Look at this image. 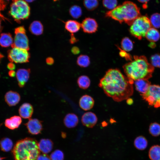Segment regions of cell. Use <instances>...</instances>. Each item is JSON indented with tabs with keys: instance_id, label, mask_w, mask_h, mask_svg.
<instances>
[{
	"instance_id": "6da1fadb",
	"label": "cell",
	"mask_w": 160,
	"mask_h": 160,
	"mask_svg": "<svg viewBox=\"0 0 160 160\" xmlns=\"http://www.w3.org/2000/svg\"><path fill=\"white\" fill-rule=\"evenodd\" d=\"M134 81L129 80L119 69H110L100 80L98 84L106 95L115 101L127 100L133 93Z\"/></svg>"
},
{
	"instance_id": "7a4b0ae2",
	"label": "cell",
	"mask_w": 160,
	"mask_h": 160,
	"mask_svg": "<svg viewBox=\"0 0 160 160\" xmlns=\"http://www.w3.org/2000/svg\"><path fill=\"white\" fill-rule=\"evenodd\" d=\"M127 77L134 81L140 79L148 80L152 76L154 68L143 56H135L133 60L123 66Z\"/></svg>"
},
{
	"instance_id": "3957f363",
	"label": "cell",
	"mask_w": 160,
	"mask_h": 160,
	"mask_svg": "<svg viewBox=\"0 0 160 160\" xmlns=\"http://www.w3.org/2000/svg\"><path fill=\"white\" fill-rule=\"evenodd\" d=\"M105 16L120 23L124 22L130 25L135 20L140 16V9L135 4L126 1L113 9L107 12Z\"/></svg>"
},
{
	"instance_id": "277c9868",
	"label": "cell",
	"mask_w": 160,
	"mask_h": 160,
	"mask_svg": "<svg viewBox=\"0 0 160 160\" xmlns=\"http://www.w3.org/2000/svg\"><path fill=\"white\" fill-rule=\"evenodd\" d=\"M12 152L15 160H37L40 154L37 141L31 137L17 141Z\"/></svg>"
},
{
	"instance_id": "5b68a950",
	"label": "cell",
	"mask_w": 160,
	"mask_h": 160,
	"mask_svg": "<svg viewBox=\"0 0 160 160\" xmlns=\"http://www.w3.org/2000/svg\"><path fill=\"white\" fill-rule=\"evenodd\" d=\"M10 15L17 23L27 19L30 14V8L24 0H12L9 12Z\"/></svg>"
},
{
	"instance_id": "8992f818",
	"label": "cell",
	"mask_w": 160,
	"mask_h": 160,
	"mask_svg": "<svg viewBox=\"0 0 160 160\" xmlns=\"http://www.w3.org/2000/svg\"><path fill=\"white\" fill-rule=\"evenodd\" d=\"M130 25V33L138 39H141L145 36L151 26L150 19L145 16L139 17Z\"/></svg>"
},
{
	"instance_id": "52a82bcc",
	"label": "cell",
	"mask_w": 160,
	"mask_h": 160,
	"mask_svg": "<svg viewBox=\"0 0 160 160\" xmlns=\"http://www.w3.org/2000/svg\"><path fill=\"white\" fill-rule=\"evenodd\" d=\"M141 95L149 105L155 108L160 107V85H151L147 92Z\"/></svg>"
},
{
	"instance_id": "ba28073f",
	"label": "cell",
	"mask_w": 160,
	"mask_h": 160,
	"mask_svg": "<svg viewBox=\"0 0 160 160\" xmlns=\"http://www.w3.org/2000/svg\"><path fill=\"white\" fill-rule=\"evenodd\" d=\"M15 36L12 48L17 47L27 50H29V40L23 26L16 28L14 31Z\"/></svg>"
},
{
	"instance_id": "9c48e42d",
	"label": "cell",
	"mask_w": 160,
	"mask_h": 160,
	"mask_svg": "<svg viewBox=\"0 0 160 160\" xmlns=\"http://www.w3.org/2000/svg\"><path fill=\"white\" fill-rule=\"evenodd\" d=\"M7 57L10 62L21 63L29 62L30 55L27 50L13 47L8 51Z\"/></svg>"
},
{
	"instance_id": "30bf717a",
	"label": "cell",
	"mask_w": 160,
	"mask_h": 160,
	"mask_svg": "<svg viewBox=\"0 0 160 160\" xmlns=\"http://www.w3.org/2000/svg\"><path fill=\"white\" fill-rule=\"evenodd\" d=\"M41 121L37 119H30L25 124L29 133L37 135L41 133L43 130Z\"/></svg>"
},
{
	"instance_id": "8fae6325",
	"label": "cell",
	"mask_w": 160,
	"mask_h": 160,
	"mask_svg": "<svg viewBox=\"0 0 160 160\" xmlns=\"http://www.w3.org/2000/svg\"><path fill=\"white\" fill-rule=\"evenodd\" d=\"M81 27L85 33H92L97 30L98 24L94 19L87 17L82 21L81 24Z\"/></svg>"
},
{
	"instance_id": "7c38bea8",
	"label": "cell",
	"mask_w": 160,
	"mask_h": 160,
	"mask_svg": "<svg viewBox=\"0 0 160 160\" xmlns=\"http://www.w3.org/2000/svg\"><path fill=\"white\" fill-rule=\"evenodd\" d=\"M31 73L30 69L20 68L16 73V77L18 86L20 88L24 87L28 80Z\"/></svg>"
},
{
	"instance_id": "4fadbf2b",
	"label": "cell",
	"mask_w": 160,
	"mask_h": 160,
	"mask_svg": "<svg viewBox=\"0 0 160 160\" xmlns=\"http://www.w3.org/2000/svg\"><path fill=\"white\" fill-rule=\"evenodd\" d=\"M81 123L84 126L89 128L93 127L96 124L97 118L95 113L92 112L84 113L82 116Z\"/></svg>"
},
{
	"instance_id": "5bb4252c",
	"label": "cell",
	"mask_w": 160,
	"mask_h": 160,
	"mask_svg": "<svg viewBox=\"0 0 160 160\" xmlns=\"http://www.w3.org/2000/svg\"><path fill=\"white\" fill-rule=\"evenodd\" d=\"M4 98L5 102L11 107L16 105L20 100V96L19 93L12 90L7 92Z\"/></svg>"
},
{
	"instance_id": "9a60e30c",
	"label": "cell",
	"mask_w": 160,
	"mask_h": 160,
	"mask_svg": "<svg viewBox=\"0 0 160 160\" xmlns=\"http://www.w3.org/2000/svg\"><path fill=\"white\" fill-rule=\"evenodd\" d=\"M79 105L83 110L87 111L92 109L94 104V100L93 98L87 95H83L79 100Z\"/></svg>"
},
{
	"instance_id": "2e32d148",
	"label": "cell",
	"mask_w": 160,
	"mask_h": 160,
	"mask_svg": "<svg viewBox=\"0 0 160 160\" xmlns=\"http://www.w3.org/2000/svg\"><path fill=\"white\" fill-rule=\"evenodd\" d=\"M18 112L22 118L30 119L33 113V107L29 103H24L20 106Z\"/></svg>"
},
{
	"instance_id": "e0dca14e",
	"label": "cell",
	"mask_w": 160,
	"mask_h": 160,
	"mask_svg": "<svg viewBox=\"0 0 160 160\" xmlns=\"http://www.w3.org/2000/svg\"><path fill=\"white\" fill-rule=\"evenodd\" d=\"M40 151L43 153L47 154L52 150L53 144L52 141L48 139H42L38 143Z\"/></svg>"
},
{
	"instance_id": "ac0fdd59",
	"label": "cell",
	"mask_w": 160,
	"mask_h": 160,
	"mask_svg": "<svg viewBox=\"0 0 160 160\" xmlns=\"http://www.w3.org/2000/svg\"><path fill=\"white\" fill-rule=\"evenodd\" d=\"M22 122L20 117L17 116H14L9 118L7 119L4 122L6 127L12 130L17 128Z\"/></svg>"
},
{
	"instance_id": "d6986e66",
	"label": "cell",
	"mask_w": 160,
	"mask_h": 160,
	"mask_svg": "<svg viewBox=\"0 0 160 160\" xmlns=\"http://www.w3.org/2000/svg\"><path fill=\"white\" fill-rule=\"evenodd\" d=\"M136 90L141 94H145L151 85L148 80L140 79L134 81V83Z\"/></svg>"
},
{
	"instance_id": "ffe728a7",
	"label": "cell",
	"mask_w": 160,
	"mask_h": 160,
	"mask_svg": "<svg viewBox=\"0 0 160 160\" xmlns=\"http://www.w3.org/2000/svg\"><path fill=\"white\" fill-rule=\"evenodd\" d=\"M63 122L65 125L68 128L75 127L79 122L77 116L73 113H68L64 117Z\"/></svg>"
},
{
	"instance_id": "44dd1931",
	"label": "cell",
	"mask_w": 160,
	"mask_h": 160,
	"mask_svg": "<svg viewBox=\"0 0 160 160\" xmlns=\"http://www.w3.org/2000/svg\"><path fill=\"white\" fill-rule=\"evenodd\" d=\"M43 26L39 21L35 20L30 25L29 29L31 33L34 35L39 36L41 35L43 31Z\"/></svg>"
},
{
	"instance_id": "7402d4cb",
	"label": "cell",
	"mask_w": 160,
	"mask_h": 160,
	"mask_svg": "<svg viewBox=\"0 0 160 160\" xmlns=\"http://www.w3.org/2000/svg\"><path fill=\"white\" fill-rule=\"evenodd\" d=\"M13 42L12 35L9 33H2L0 34V45L7 47L11 46Z\"/></svg>"
},
{
	"instance_id": "603a6c76",
	"label": "cell",
	"mask_w": 160,
	"mask_h": 160,
	"mask_svg": "<svg viewBox=\"0 0 160 160\" xmlns=\"http://www.w3.org/2000/svg\"><path fill=\"white\" fill-rule=\"evenodd\" d=\"M81 27V24L78 22L73 20H68L65 23V28L71 33L78 32Z\"/></svg>"
},
{
	"instance_id": "cb8c5ba5",
	"label": "cell",
	"mask_w": 160,
	"mask_h": 160,
	"mask_svg": "<svg viewBox=\"0 0 160 160\" xmlns=\"http://www.w3.org/2000/svg\"><path fill=\"white\" fill-rule=\"evenodd\" d=\"M134 144L135 148L139 150H143L147 147L148 141L144 136H139L137 137L134 140Z\"/></svg>"
},
{
	"instance_id": "d4e9b609",
	"label": "cell",
	"mask_w": 160,
	"mask_h": 160,
	"mask_svg": "<svg viewBox=\"0 0 160 160\" xmlns=\"http://www.w3.org/2000/svg\"><path fill=\"white\" fill-rule=\"evenodd\" d=\"M145 36L148 41L153 42L159 39L160 34L156 29L154 28H151L147 31Z\"/></svg>"
},
{
	"instance_id": "484cf974",
	"label": "cell",
	"mask_w": 160,
	"mask_h": 160,
	"mask_svg": "<svg viewBox=\"0 0 160 160\" xmlns=\"http://www.w3.org/2000/svg\"><path fill=\"white\" fill-rule=\"evenodd\" d=\"M148 156L151 160H160V145H153L150 148Z\"/></svg>"
},
{
	"instance_id": "4316f807",
	"label": "cell",
	"mask_w": 160,
	"mask_h": 160,
	"mask_svg": "<svg viewBox=\"0 0 160 160\" xmlns=\"http://www.w3.org/2000/svg\"><path fill=\"white\" fill-rule=\"evenodd\" d=\"M13 147L12 141L9 138H3L0 141V147L3 151L9 152L12 149Z\"/></svg>"
},
{
	"instance_id": "83f0119b",
	"label": "cell",
	"mask_w": 160,
	"mask_h": 160,
	"mask_svg": "<svg viewBox=\"0 0 160 160\" xmlns=\"http://www.w3.org/2000/svg\"><path fill=\"white\" fill-rule=\"evenodd\" d=\"M77 83L79 87L84 89H87L90 86V80L88 76L82 75L78 79Z\"/></svg>"
},
{
	"instance_id": "f1b7e54d",
	"label": "cell",
	"mask_w": 160,
	"mask_h": 160,
	"mask_svg": "<svg viewBox=\"0 0 160 160\" xmlns=\"http://www.w3.org/2000/svg\"><path fill=\"white\" fill-rule=\"evenodd\" d=\"M121 46L123 50L126 52H129L133 49V44L129 38L127 37H125L122 39Z\"/></svg>"
},
{
	"instance_id": "f546056e",
	"label": "cell",
	"mask_w": 160,
	"mask_h": 160,
	"mask_svg": "<svg viewBox=\"0 0 160 160\" xmlns=\"http://www.w3.org/2000/svg\"><path fill=\"white\" fill-rule=\"evenodd\" d=\"M150 134L154 137H157L160 135V124L156 122L151 123L149 128Z\"/></svg>"
},
{
	"instance_id": "4dcf8cb0",
	"label": "cell",
	"mask_w": 160,
	"mask_h": 160,
	"mask_svg": "<svg viewBox=\"0 0 160 160\" xmlns=\"http://www.w3.org/2000/svg\"><path fill=\"white\" fill-rule=\"evenodd\" d=\"M77 65L81 67H87L90 63L89 57L87 55H81L77 58Z\"/></svg>"
},
{
	"instance_id": "1f68e13d",
	"label": "cell",
	"mask_w": 160,
	"mask_h": 160,
	"mask_svg": "<svg viewBox=\"0 0 160 160\" xmlns=\"http://www.w3.org/2000/svg\"><path fill=\"white\" fill-rule=\"evenodd\" d=\"M70 15L73 18L77 19L81 17L82 14L81 8L79 6L74 5L71 6L69 10Z\"/></svg>"
},
{
	"instance_id": "d6a6232c",
	"label": "cell",
	"mask_w": 160,
	"mask_h": 160,
	"mask_svg": "<svg viewBox=\"0 0 160 160\" xmlns=\"http://www.w3.org/2000/svg\"><path fill=\"white\" fill-rule=\"evenodd\" d=\"M151 25L154 28H160V14L155 13L152 14L150 19Z\"/></svg>"
},
{
	"instance_id": "836d02e7",
	"label": "cell",
	"mask_w": 160,
	"mask_h": 160,
	"mask_svg": "<svg viewBox=\"0 0 160 160\" xmlns=\"http://www.w3.org/2000/svg\"><path fill=\"white\" fill-rule=\"evenodd\" d=\"M83 4L86 8L89 10H93L98 6V0H84Z\"/></svg>"
},
{
	"instance_id": "e575fe53",
	"label": "cell",
	"mask_w": 160,
	"mask_h": 160,
	"mask_svg": "<svg viewBox=\"0 0 160 160\" xmlns=\"http://www.w3.org/2000/svg\"><path fill=\"white\" fill-rule=\"evenodd\" d=\"M117 0H103V4L104 7L111 10L113 9L117 6Z\"/></svg>"
},
{
	"instance_id": "d590c367",
	"label": "cell",
	"mask_w": 160,
	"mask_h": 160,
	"mask_svg": "<svg viewBox=\"0 0 160 160\" xmlns=\"http://www.w3.org/2000/svg\"><path fill=\"white\" fill-rule=\"evenodd\" d=\"M51 160H63L64 155L63 152L59 150H56L51 154Z\"/></svg>"
},
{
	"instance_id": "8d00e7d4",
	"label": "cell",
	"mask_w": 160,
	"mask_h": 160,
	"mask_svg": "<svg viewBox=\"0 0 160 160\" xmlns=\"http://www.w3.org/2000/svg\"><path fill=\"white\" fill-rule=\"evenodd\" d=\"M150 61L153 67L160 68V54H155L152 56Z\"/></svg>"
},
{
	"instance_id": "74e56055",
	"label": "cell",
	"mask_w": 160,
	"mask_h": 160,
	"mask_svg": "<svg viewBox=\"0 0 160 160\" xmlns=\"http://www.w3.org/2000/svg\"><path fill=\"white\" fill-rule=\"evenodd\" d=\"M117 47L120 51L119 54L120 56L125 58L127 60L131 61L132 60V58L131 55L127 53L126 51L120 49L118 47Z\"/></svg>"
},
{
	"instance_id": "f35d334b",
	"label": "cell",
	"mask_w": 160,
	"mask_h": 160,
	"mask_svg": "<svg viewBox=\"0 0 160 160\" xmlns=\"http://www.w3.org/2000/svg\"><path fill=\"white\" fill-rule=\"evenodd\" d=\"M37 160H51L50 157L45 154L39 155Z\"/></svg>"
},
{
	"instance_id": "ab89813d",
	"label": "cell",
	"mask_w": 160,
	"mask_h": 160,
	"mask_svg": "<svg viewBox=\"0 0 160 160\" xmlns=\"http://www.w3.org/2000/svg\"><path fill=\"white\" fill-rule=\"evenodd\" d=\"M71 51L72 53L74 55H77L79 54L80 52V49L77 47H73L71 49Z\"/></svg>"
},
{
	"instance_id": "60d3db41",
	"label": "cell",
	"mask_w": 160,
	"mask_h": 160,
	"mask_svg": "<svg viewBox=\"0 0 160 160\" xmlns=\"http://www.w3.org/2000/svg\"><path fill=\"white\" fill-rule=\"evenodd\" d=\"M15 65L12 62H10L7 65V68L10 70H15Z\"/></svg>"
},
{
	"instance_id": "b9f144b4",
	"label": "cell",
	"mask_w": 160,
	"mask_h": 160,
	"mask_svg": "<svg viewBox=\"0 0 160 160\" xmlns=\"http://www.w3.org/2000/svg\"><path fill=\"white\" fill-rule=\"evenodd\" d=\"M46 62L48 65H51L53 64L54 60L52 57H49L46 58Z\"/></svg>"
},
{
	"instance_id": "7bdbcfd3",
	"label": "cell",
	"mask_w": 160,
	"mask_h": 160,
	"mask_svg": "<svg viewBox=\"0 0 160 160\" xmlns=\"http://www.w3.org/2000/svg\"><path fill=\"white\" fill-rule=\"evenodd\" d=\"M70 43L71 44H73L76 42L77 41V39L74 36L73 33H72L71 36V38L69 40Z\"/></svg>"
},
{
	"instance_id": "ee69618b",
	"label": "cell",
	"mask_w": 160,
	"mask_h": 160,
	"mask_svg": "<svg viewBox=\"0 0 160 160\" xmlns=\"http://www.w3.org/2000/svg\"><path fill=\"white\" fill-rule=\"evenodd\" d=\"M16 74L14 70H10L8 72V75L10 77H14Z\"/></svg>"
},
{
	"instance_id": "f6af8a7d",
	"label": "cell",
	"mask_w": 160,
	"mask_h": 160,
	"mask_svg": "<svg viewBox=\"0 0 160 160\" xmlns=\"http://www.w3.org/2000/svg\"><path fill=\"white\" fill-rule=\"evenodd\" d=\"M127 103L129 105H131L133 103V101L132 99L129 98L127 99Z\"/></svg>"
},
{
	"instance_id": "bcb514c9",
	"label": "cell",
	"mask_w": 160,
	"mask_h": 160,
	"mask_svg": "<svg viewBox=\"0 0 160 160\" xmlns=\"http://www.w3.org/2000/svg\"><path fill=\"white\" fill-rule=\"evenodd\" d=\"M2 19L3 20V19L0 17V34H1V33L3 28V27L1 25V23Z\"/></svg>"
},
{
	"instance_id": "7dc6e473",
	"label": "cell",
	"mask_w": 160,
	"mask_h": 160,
	"mask_svg": "<svg viewBox=\"0 0 160 160\" xmlns=\"http://www.w3.org/2000/svg\"><path fill=\"white\" fill-rule=\"evenodd\" d=\"M139 2L142 3L146 4L147 2L149 1V0H137Z\"/></svg>"
},
{
	"instance_id": "c3c4849f",
	"label": "cell",
	"mask_w": 160,
	"mask_h": 160,
	"mask_svg": "<svg viewBox=\"0 0 160 160\" xmlns=\"http://www.w3.org/2000/svg\"><path fill=\"white\" fill-rule=\"evenodd\" d=\"M4 57V55L0 52V63L2 59Z\"/></svg>"
},
{
	"instance_id": "681fc988",
	"label": "cell",
	"mask_w": 160,
	"mask_h": 160,
	"mask_svg": "<svg viewBox=\"0 0 160 160\" xmlns=\"http://www.w3.org/2000/svg\"><path fill=\"white\" fill-rule=\"evenodd\" d=\"M27 2L28 3H31L32 2L36 0H24Z\"/></svg>"
},
{
	"instance_id": "f907efd6",
	"label": "cell",
	"mask_w": 160,
	"mask_h": 160,
	"mask_svg": "<svg viewBox=\"0 0 160 160\" xmlns=\"http://www.w3.org/2000/svg\"><path fill=\"white\" fill-rule=\"evenodd\" d=\"M3 158H2L0 156V160H2Z\"/></svg>"
},
{
	"instance_id": "816d5d0a",
	"label": "cell",
	"mask_w": 160,
	"mask_h": 160,
	"mask_svg": "<svg viewBox=\"0 0 160 160\" xmlns=\"http://www.w3.org/2000/svg\"></svg>"
}]
</instances>
